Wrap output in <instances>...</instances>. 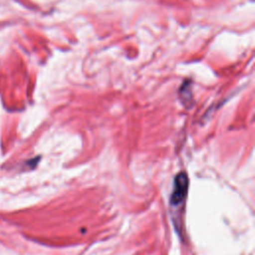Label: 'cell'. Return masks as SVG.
<instances>
[{
	"instance_id": "6da1fadb",
	"label": "cell",
	"mask_w": 255,
	"mask_h": 255,
	"mask_svg": "<svg viewBox=\"0 0 255 255\" xmlns=\"http://www.w3.org/2000/svg\"><path fill=\"white\" fill-rule=\"evenodd\" d=\"M187 187H188V179L186 174L183 172L178 173L174 178L173 189L170 196V202L173 205H177L183 202L187 193Z\"/></svg>"
}]
</instances>
